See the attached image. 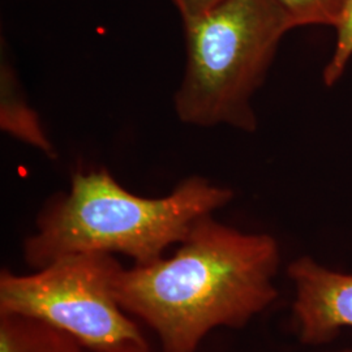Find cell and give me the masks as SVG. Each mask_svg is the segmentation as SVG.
Segmentation results:
<instances>
[{"label":"cell","mask_w":352,"mask_h":352,"mask_svg":"<svg viewBox=\"0 0 352 352\" xmlns=\"http://www.w3.org/2000/svg\"><path fill=\"white\" fill-rule=\"evenodd\" d=\"M177 11L182 16L183 23L197 19L209 12L225 0H173Z\"/></svg>","instance_id":"10"},{"label":"cell","mask_w":352,"mask_h":352,"mask_svg":"<svg viewBox=\"0 0 352 352\" xmlns=\"http://www.w3.org/2000/svg\"><path fill=\"white\" fill-rule=\"evenodd\" d=\"M277 240L200 218L173 256L122 267L113 294L162 352H196L214 329H243L277 300Z\"/></svg>","instance_id":"1"},{"label":"cell","mask_w":352,"mask_h":352,"mask_svg":"<svg viewBox=\"0 0 352 352\" xmlns=\"http://www.w3.org/2000/svg\"><path fill=\"white\" fill-rule=\"evenodd\" d=\"M0 128L14 139L56 158V151L47 138L41 119L24 97L12 65L1 56L0 65Z\"/></svg>","instance_id":"6"},{"label":"cell","mask_w":352,"mask_h":352,"mask_svg":"<svg viewBox=\"0 0 352 352\" xmlns=\"http://www.w3.org/2000/svg\"><path fill=\"white\" fill-rule=\"evenodd\" d=\"M183 24L187 63L174 97L180 122L256 131L252 98L291 30L285 12L276 0H225Z\"/></svg>","instance_id":"3"},{"label":"cell","mask_w":352,"mask_h":352,"mask_svg":"<svg viewBox=\"0 0 352 352\" xmlns=\"http://www.w3.org/2000/svg\"><path fill=\"white\" fill-rule=\"evenodd\" d=\"M289 20L291 29L298 26L337 28L347 0H276Z\"/></svg>","instance_id":"8"},{"label":"cell","mask_w":352,"mask_h":352,"mask_svg":"<svg viewBox=\"0 0 352 352\" xmlns=\"http://www.w3.org/2000/svg\"><path fill=\"white\" fill-rule=\"evenodd\" d=\"M101 352H151V349H144L139 346H124V347H118V349ZM336 352H352V350H342V351Z\"/></svg>","instance_id":"11"},{"label":"cell","mask_w":352,"mask_h":352,"mask_svg":"<svg viewBox=\"0 0 352 352\" xmlns=\"http://www.w3.org/2000/svg\"><path fill=\"white\" fill-rule=\"evenodd\" d=\"M287 276L294 286L291 324L300 343L324 346L352 329V274L302 256L289 265Z\"/></svg>","instance_id":"5"},{"label":"cell","mask_w":352,"mask_h":352,"mask_svg":"<svg viewBox=\"0 0 352 352\" xmlns=\"http://www.w3.org/2000/svg\"><path fill=\"white\" fill-rule=\"evenodd\" d=\"M336 30L337 39L334 51L322 75V80L327 87H333L340 81L352 59V0L346 1L340 24Z\"/></svg>","instance_id":"9"},{"label":"cell","mask_w":352,"mask_h":352,"mask_svg":"<svg viewBox=\"0 0 352 352\" xmlns=\"http://www.w3.org/2000/svg\"><path fill=\"white\" fill-rule=\"evenodd\" d=\"M234 192L202 176L182 180L168 195L148 199L126 190L106 170L78 171L68 192L39 212L23 256L33 270L67 254L120 253L135 265L164 257L205 215L225 208Z\"/></svg>","instance_id":"2"},{"label":"cell","mask_w":352,"mask_h":352,"mask_svg":"<svg viewBox=\"0 0 352 352\" xmlns=\"http://www.w3.org/2000/svg\"><path fill=\"white\" fill-rule=\"evenodd\" d=\"M123 266L110 253L59 257L29 274L0 272V315L36 318L72 336L90 352L149 349L139 325L113 294Z\"/></svg>","instance_id":"4"},{"label":"cell","mask_w":352,"mask_h":352,"mask_svg":"<svg viewBox=\"0 0 352 352\" xmlns=\"http://www.w3.org/2000/svg\"><path fill=\"white\" fill-rule=\"evenodd\" d=\"M72 336L36 318L0 315V352H85Z\"/></svg>","instance_id":"7"}]
</instances>
